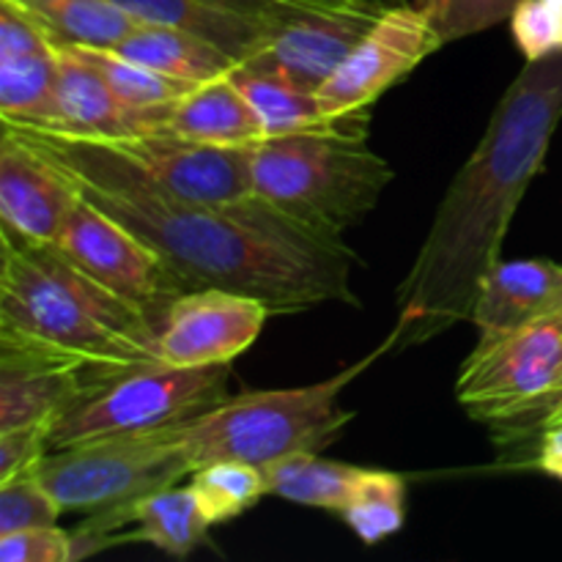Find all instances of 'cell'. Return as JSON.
<instances>
[{"mask_svg":"<svg viewBox=\"0 0 562 562\" xmlns=\"http://www.w3.org/2000/svg\"><path fill=\"white\" fill-rule=\"evenodd\" d=\"M384 5L379 0H360L340 9L302 5L289 20L278 22L261 47L239 66L318 93L382 16Z\"/></svg>","mask_w":562,"mask_h":562,"instance_id":"30bf717a","label":"cell"},{"mask_svg":"<svg viewBox=\"0 0 562 562\" xmlns=\"http://www.w3.org/2000/svg\"><path fill=\"white\" fill-rule=\"evenodd\" d=\"M146 25H165L217 44L236 64L250 58L274 25L203 0H113Z\"/></svg>","mask_w":562,"mask_h":562,"instance_id":"44dd1931","label":"cell"},{"mask_svg":"<svg viewBox=\"0 0 562 562\" xmlns=\"http://www.w3.org/2000/svg\"><path fill=\"white\" fill-rule=\"evenodd\" d=\"M231 82L245 93L247 102L261 119L267 137L294 135V132H322V130H371L373 108L357 110V113L327 115L324 113L318 93L296 88L278 77L258 75L236 64L228 71Z\"/></svg>","mask_w":562,"mask_h":562,"instance_id":"ffe728a7","label":"cell"},{"mask_svg":"<svg viewBox=\"0 0 562 562\" xmlns=\"http://www.w3.org/2000/svg\"><path fill=\"white\" fill-rule=\"evenodd\" d=\"M60 514L64 508L55 494L44 486L36 470L0 483V536L31 530V527H53L58 525Z\"/></svg>","mask_w":562,"mask_h":562,"instance_id":"f1b7e54d","label":"cell"},{"mask_svg":"<svg viewBox=\"0 0 562 562\" xmlns=\"http://www.w3.org/2000/svg\"><path fill=\"white\" fill-rule=\"evenodd\" d=\"M340 516L362 543L373 547L404 527L406 483L395 472L362 470L360 486Z\"/></svg>","mask_w":562,"mask_h":562,"instance_id":"4316f807","label":"cell"},{"mask_svg":"<svg viewBox=\"0 0 562 562\" xmlns=\"http://www.w3.org/2000/svg\"><path fill=\"white\" fill-rule=\"evenodd\" d=\"M58 47L16 0H0V121L47 126L58 86Z\"/></svg>","mask_w":562,"mask_h":562,"instance_id":"9a60e30c","label":"cell"},{"mask_svg":"<svg viewBox=\"0 0 562 562\" xmlns=\"http://www.w3.org/2000/svg\"><path fill=\"white\" fill-rule=\"evenodd\" d=\"M165 130L209 146H256L267 137L258 113L228 75L201 82L179 99Z\"/></svg>","mask_w":562,"mask_h":562,"instance_id":"d6986e66","label":"cell"},{"mask_svg":"<svg viewBox=\"0 0 562 562\" xmlns=\"http://www.w3.org/2000/svg\"><path fill=\"white\" fill-rule=\"evenodd\" d=\"M562 311V263L547 258L499 261L477 291L472 324L494 340Z\"/></svg>","mask_w":562,"mask_h":562,"instance_id":"e0dca14e","label":"cell"},{"mask_svg":"<svg viewBox=\"0 0 562 562\" xmlns=\"http://www.w3.org/2000/svg\"><path fill=\"white\" fill-rule=\"evenodd\" d=\"M3 562H71V532L53 527L3 532L0 536Z\"/></svg>","mask_w":562,"mask_h":562,"instance_id":"4dcf8cb0","label":"cell"},{"mask_svg":"<svg viewBox=\"0 0 562 562\" xmlns=\"http://www.w3.org/2000/svg\"><path fill=\"white\" fill-rule=\"evenodd\" d=\"M55 245L157 327L168 307L192 291L154 247L82 195Z\"/></svg>","mask_w":562,"mask_h":562,"instance_id":"9c48e42d","label":"cell"},{"mask_svg":"<svg viewBox=\"0 0 562 562\" xmlns=\"http://www.w3.org/2000/svg\"><path fill=\"white\" fill-rule=\"evenodd\" d=\"M558 423H562V406H560V409H554L552 415L547 417V423H543V428H549V426H558Z\"/></svg>","mask_w":562,"mask_h":562,"instance_id":"d590c367","label":"cell"},{"mask_svg":"<svg viewBox=\"0 0 562 562\" xmlns=\"http://www.w3.org/2000/svg\"><path fill=\"white\" fill-rule=\"evenodd\" d=\"M384 355H393L387 338L327 382L228 395L212 409L168 428V434L181 445L192 470L225 459L267 467L302 450L318 453L355 420V412L340 409L344 387Z\"/></svg>","mask_w":562,"mask_h":562,"instance_id":"277c9868","label":"cell"},{"mask_svg":"<svg viewBox=\"0 0 562 562\" xmlns=\"http://www.w3.org/2000/svg\"><path fill=\"white\" fill-rule=\"evenodd\" d=\"M445 44L510 20L519 0H415Z\"/></svg>","mask_w":562,"mask_h":562,"instance_id":"83f0119b","label":"cell"},{"mask_svg":"<svg viewBox=\"0 0 562 562\" xmlns=\"http://www.w3.org/2000/svg\"><path fill=\"white\" fill-rule=\"evenodd\" d=\"M159 327L77 267L58 245L3 236L0 349L77 366L93 384L159 362Z\"/></svg>","mask_w":562,"mask_h":562,"instance_id":"3957f363","label":"cell"},{"mask_svg":"<svg viewBox=\"0 0 562 562\" xmlns=\"http://www.w3.org/2000/svg\"><path fill=\"white\" fill-rule=\"evenodd\" d=\"M27 11L53 38V44H77L93 49H115L137 27L146 25L113 0H55Z\"/></svg>","mask_w":562,"mask_h":562,"instance_id":"cb8c5ba5","label":"cell"},{"mask_svg":"<svg viewBox=\"0 0 562 562\" xmlns=\"http://www.w3.org/2000/svg\"><path fill=\"white\" fill-rule=\"evenodd\" d=\"M55 47L69 49L71 55L91 64L99 75L108 80V86L124 99L126 104L137 110H168L173 108L179 99H184L201 82L179 80V77L162 75L148 66L135 64L130 58H121L113 49H93V47H77V44H55Z\"/></svg>","mask_w":562,"mask_h":562,"instance_id":"d4e9b609","label":"cell"},{"mask_svg":"<svg viewBox=\"0 0 562 562\" xmlns=\"http://www.w3.org/2000/svg\"><path fill=\"white\" fill-rule=\"evenodd\" d=\"M113 143L176 195L203 203H234L252 192V146H209L170 130L143 132Z\"/></svg>","mask_w":562,"mask_h":562,"instance_id":"4fadbf2b","label":"cell"},{"mask_svg":"<svg viewBox=\"0 0 562 562\" xmlns=\"http://www.w3.org/2000/svg\"><path fill=\"white\" fill-rule=\"evenodd\" d=\"M203 3H212L217 5V9L236 11V14L269 22V25H278V22L289 20L294 11L302 9L300 3H291V0H203Z\"/></svg>","mask_w":562,"mask_h":562,"instance_id":"d6a6232c","label":"cell"},{"mask_svg":"<svg viewBox=\"0 0 562 562\" xmlns=\"http://www.w3.org/2000/svg\"><path fill=\"white\" fill-rule=\"evenodd\" d=\"M190 488L209 525H223L250 510L263 494H269L261 467L247 461H212L192 470Z\"/></svg>","mask_w":562,"mask_h":562,"instance_id":"484cf974","label":"cell"},{"mask_svg":"<svg viewBox=\"0 0 562 562\" xmlns=\"http://www.w3.org/2000/svg\"><path fill=\"white\" fill-rule=\"evenodd\" d=\"M395 179L368 132L322 130L252 146V192L316 234L344 239Z\"/></svg>","mask_w":562,"mask_h":562,"instance_id":"5b68a950","label":"cell"},{"mask_svg":"<svg viewBox=\"0 0 562 562\" xmlns=\"http://www.w3.org/2000/svg\"><path fill=\"white\" fill-rule=\"evenodd\" d=\"M80 190L14 132L0 137V228L14 241L55 245Z\"/></svg>","mask_w":562,"mask_h":562,"instance_id":"5bb4252c","label":"cell"},{"mask_svg":"<svg viewBox=\"0 0 562 562\" xmlns=\"http://www.w3.org/2000/svg\"><path fill=\"white\" fill-rule=\"evenodd\" d=\"M231 362L179 368L151 362L82 390L47 426V453L99 439L173 428L228 398Z\"/></svg>","mask_w":562,"mask_h":562,"instance_id":"8992f818","label":"cell"},{"mask_svg":"<svg viewBox=\"0 0 562 562\" xmlns=\"http://www.w3.org/2000/svg\"><path fill=\"white\" fill-rule=\"evenodd\" d=\"M113 53L190 82L217 80L236 66V60L217 44L165 25H140Z\"/></svg>","mask_w":562,"mask_h":562,"instance_id":"7402d4cb","label":"cell"},{"mask_svg":"<svg viewBox=\"0 0 562 562\" xmlns=\"http://www.w3.org/2000/svg\"><path fill=\"white\" fill-rule=\"evenodd\" d=\"M47 456V423L0 431V483L36 470Z\"/></svg>","mask_w":562,"mask_h":562,"instance_id":"1f68e13d","label":"cell"},{"mask_svg":"<svg viewBox=\"0 0 562 562\" xmlns=\"http://www.w3.org/2000/svg\"><path fill=\"white\" fill-rule=\"evenodd\" d=\"M442 44L415 3L384 5L371 31L351 49L340 69L318 88L324 113L344 115L373 108L387 88L404 80Z\"/></svg>","mask_w":562,"mask_h":562,"instance_id":"8fae6325","label":"cell"},{"mask_svg":"<svg viewBox=\"0 0 562 562\" xmlns=\"http://www.w3.org/2000/svg\"><path fill=\"white\" fill-rule=\"evenodd\" d=\"M16 3L27 5V9H36V5H47V3H55V0H16Z\"/></svg>","mask_w":562,"mask_h":562,"instance_id":"8d00e7d4","label":"cell"},{"mask_svg":"<svg viewBox=\"0 0 562 562\" xmlns=\"http://www.w3.org/2000/svg\"><path fill=\"white\" fill-rule=\"evenodd\" d=\"M36 472L60 508L93 514L176 486L192 475V464L165 428L49 450Z\"/></svg>","mask_w":562,"mask_h":562,"instance_id":"ba28073f","label":"cell"},{"mask_svg":"<svg viewBox=\"0 0 562 562\" xmlns=\"http://www.w3.org/2000/svg\"><path fill=\"white\" fill-rule=\"evenodd\" d=\"M22 143L75 181L82 198L140 236L195 289L258 296L272 313L355 305L357 256L344 239L316 234L263 198L203 203L176 195L135 159L99 137L3 121Z\"/></svg>","mask_w":562,"mask_h":562,"instance_id":"6da1fadb","label":"cell"},{"mask_svg":"<svg viewBox=\"0 0 562 562\" xmlns=\"http://www.w3.org/2000/svg\"><path fill=\"white\" fill-rule=\"evenodd\" d=\"M272 316L258 296L228 289L181 294L159 324V362L179 368L234 362L261 335Z\"/></svg>","mask_w":562,"mask_h":562,"instance_id":"7c38bea8","label":"cell"},{"mask_svg":"<svg viewBox=\"0 0 562 562\" xmlns=\"http://www.w3.org/2000/svg\"><path fill=\"white\" fill-rule=\"evenodd\" d=\"M91 384L88 373L71 362L0 349V431L49 426Z\"/></svg>","mask_w":562,"mask_h":562,"instance_id":"ac0fdd59","label":"cell"},{"mask_svg":"<svg viewBox=\"0 0 562 562\" xmlns=\"http://www.w3.org/2000/svg\"><path fill=\"white\" fill-rule=\"evenodd\" d=\"M300 5H318V9H340V5H355L360 0H291Z\"/></svg>","mask_w":562,"mask_h":562,"instance_id":"e575fe53","label":"cell"},{"mask_svg":"<svg viewBox=\"0 0 562 562\" xmlns=\"http://www.w3.org/2000/svg\"><path fill=\"white\" fill-rule=\"evenodd\" d=\"M475 420L503 423L562 406V311L494 340H477L456 382Z\"/></svg>","mask_w":562,"mask_h":562,"instance_id":"52a82bcc","label":"cell"},{"mask_svg":"<svg viewBox=\"0 0 562 562\" xmlns=\"http://www.w3.org/2000/svg\"><path fill=\"white\" fill-rule=\"evenodd\" d=\"M261 470L267 475V488L272 497L307 505V508L335 510V514H340L351 503L362 477V467L322 459L311 450L283 456Z\"/></svg>","mask_w":562,"mask_h":562,"instance_id":"603a6c76","label":"cell"},{"mask_svg":"<svg viewBox=\"0 0 562 562\" xmlns=\"http://www.w3.org/2000/svg\"><path fill=\"white\" fill-rule=\"evenodd\" d=\"M58 55L60 64L53 119H49L44 130L99 137V140H121V137L143 135V132L165 130L170 108H132L108 86V80L91 64H86V60L77 58V55H71L64 47H58Z\"/></svg>","mask_w":562,"mask_h":562,"instance_id":"2e32d148","label":"cell"},{"mask_svg":"<svg viewBox=\"0 0 562 562\" xmlns=\"http://www.w3.org/2000/svg\"><path fill=\"white\" fill-rule=\"evenodd\" d=\"M538 470L547 472L554 481H562V423L558 426H549L543 431L541 450H538Z\"/></svg>","mask_w":562,"mask_h":562,"instance_id":"836d02e7","label":"cell"},{"mask_svg":"<svg viewBox=\"0 0 562 562\" xmlns=\"http://www.w3.org/2000/svg\"><path fill=\"white\" fill-rule=\"evenodd\" d=\"M510 31L527 60L562 49V0H519Z\"/></svg>","mask_w":562,"mask_h":562,"instance_id":"f546056e","label":"cell"},{"mask_svg":"<svg viewBox=\"0 0 562 562\" xmlns=\"http://www.w3.org/2000/svg\"><path fill=\"white\" fill-rule=\"evenodd\" d=\"M562 121V49L527 60L499 99L481 143L439 201L426 241L395 291L393 351L472 322L477 291L503 261L521 198L543 170Z\"/></svg>","mask_w":562,"mask_h":562,"instance_id":"7a4b0ae2","label":"cell"}]
</instances>
